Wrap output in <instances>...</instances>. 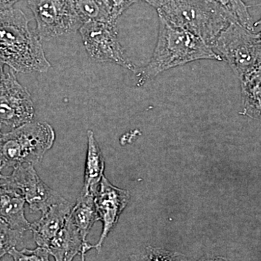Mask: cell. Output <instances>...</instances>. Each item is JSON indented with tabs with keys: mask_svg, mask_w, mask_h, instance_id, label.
<instances>
[{
	"mask_svg": "<svg viewBox=\"0 0 261 261\" xmlns=\"http://www.w3.org/2000/svg\"><path fill=\"white\" fill-rule=\"evenodd\" d=\"M199 60L223 61L201 38L175 27L159 16L157 44L148 64L137 68V85L142 86L163 72Z\"/></svg>",
	"mask_w": 261,
	"mask_h": 261,
	"instance_id": "cell-1",
	"label": "cell"
},
{
	"mask_svg": "<svg viewBox=\"0 0 261 261\" xmlns=\"http://www.w3.org/2000/svg\"><path fill=\"white\" fill-rule=\"evenodd\" d=\"M18 8L0 10V59L18 73H45L51 64L37 32Z\"/></svg>",
	"mask_w": 261,
	"mask_h": 261,
	"instance_id": "cell-2",
	"label": "cell"
},
{
	"mask_svg": "<svg viewBox=\"0 0 261 261\" xmlns=\"http://www.w3.org/2000/svg\"><path fill=\"white\" fill-rule=\"evenodd\" d=\"M168 23L192 33L212 47L220 33L233 22L211 0H144Z\"/></svg>",
	"mask_w": 261,
	"mask_h": 261,
	"instance_id": "cell-3",
	"label": "cell"
},
{
	"mask_svg": "<svg viewBox=\"0 0 261 261\" xmlns=\"http://www.w3.org/2000/svg\"><path fill=\"white\" fill-rule=\"evenodd\" d=\"M56 133L46 122L32 121L0 137V166L13 168L35 165L53 147Z\"/></svg>",
	"mask_w": 261,
	"mask_h": 261,
	"instance_id": "cell-4",
	"label": "cell"
},
{
	"mask_svg": "<svg viewBox=\"0 0 261 261\" xmlns=\"http://www.w3.org/2000/svg\"><path fill=\"white\" fill-rule=\"evenodd\" d=\"M241 80L261 67V41L257 34L231 22L222 31L212 46Z\"/></svg>",
	"mask_w": 261,
	"mask_h": 261,
	"instance_id": "cell-5",
	"label": "cell"
},
{
	"mask_svg": "<svg viewBox=\"0 0 261 261\" xmlns=\"http://www.w3.org/2000/svg\"><path fill=\"white\" fill-rule=\"evenodd\" d=\"M41 39L49 40L80 30L84 22L73 0H28Z\"/></svg>",
	"mask_w": 261,
	"mask_h": 261,
	"instance_id": "cell-6",
	"label": "cell"
},
{
	"mask_svg": "<svg viewBox=\"0 0 261 261\" xmlns=\"http://www.w3.org/2000/svg\"><path fill=\"white\" fill-rule=\"evenodd\" d=\"M80 32L86 50L94 61L114 63L136 73L137 68L129 61L120 44L116 23L85 22Z\"/></svg>",
	"mask_w": 261,
	"mask_h": 261,
	"instance_id": "cell-7",
	"label": "cell"
},
{
	"mask_svg": "<svg viewBox=\"0 0 261 261\" xmlns=\"http://www.w3.org/2000/svg\"><path fill=\"white\" fill-rule=\"evenodd\" d=\"M34 115L32 96L18 82L15 70L10 68L0 85V126L14 129L33 121Z\"/></svg>",
	"mask_w": 261,
	"mask_h": 261,
	"instance_id": "cell-8",
	"label": "cell"
},
{
	"mask_svg": "<svg viewBox=\"0 0 261 261\" xmlns=\"http://www.w3.org/2000/svg\"><path fill=\"white\" fill-rule=\"evenodd\" d=\"M3 181L23 195L29 208L34 213L39 211L43 215L51 205L67 201L41 179L34 165L17 166L9 176H5Z\"/></svg>",
	"mask_w": 261,
	"mask_h": 261,
	"instance_id": "cell-9",
	"label": "cell"
},
{
	"mask_svg": "<svg viewBox=\"0 0 261 261\" xmlns=\"http://www.w3.org/2000/svg\"><path fill=\"white\" fill-rule=\"evenodd\" d=\"M129 200V192L115 187L103 176L99 190L94 196L99 221H102L103 225L99 241L94 245V249L98 252L101 251L103 243L118 222Z\"/></svg>",
	"mask_w": 261,
	"mask_h": 261,
	"instance_id": "cell-10",
	"label": "cell"
},
{
	"mask_svg": "<svg viewBox=\"0 0 261 261\" xmlns=\"http://www.w3.org/2000/svg\"><path fill=\"white\" fill-rule=\"evenodd\" d=\"M73 206L68 201L51 205L42 218L31 224L34 242L38 246L47 247L51 240L64 226Z\"/></svg>",
	"mask_w": 261,
	"mask_h": 261,
	"instance_id": "cell-11",
	"label": "cell"
},
{
	"mask_svg": "<svg viewBox=\"0 0 261 261\" xmlns=\"http://www.w3.org/2000/svg\"><path fill=\"white\" fill-rule=\"evenodd\" d=\"M25 200L16 189L0 184V221L13 229L25 232L31 223L25 216Z\"/></svg>",
	"mask_w": 261,
	"mask_h": 261,
	"instance_id": "cell-12",
	"label": "cell"
},
{
	"mask_svg": "<svg viewBox=\"0 0 261 261\" xmlns=\"http://www.w3.org/2000/svg\"><path fill=\"white\" fill-rule=\"evenodd\" d=\"M87 243L68 217L64 226L51 240L47 249L55 261H72L75 255H81L82 248Z\"/></svg>",
	"mask_w": 261,
	"mask_h": 261,
	"instance_id": "cell-13",
	"label": "cell"
},
{
	"mask_svg": "<svg viewBox=\"0 0 261 261\" xmlns=\"http://www.w3.org/2000/svg\"><path fill=\"white\" fill-rule=\"evenodd\" d=\"M87 139L88 145L84 171V186L80 196L95 195L104 176V157L94 137L93 130H88Z\"/></svg>",
	"mask_w": 261,
	"mask_h": 261,
	"instance_id": "cell-14",
	"label": "cell"
},
{
	"mask_svg": "<svg viewBox=\"0 0 261 261\" xmlns=\"http://www.w3.org/2000/svg\"><path fill=\"white\" fill-rule=\"evenodd\" d=\"M241 82L242 114L261 120V67L247 73Z\"/></svg>",
	"mask_w": 261,
	"mask_h": 261,
	"instance_id": "cell-15",
	"label": "cell"
},
{
	"mask_svg": "<svg viewBox=\"0 0 261 261\" xmlns=\"http://www.w3.org/2000/svg\"><path fill=\"white\" fill-rule=\"evenodd\" d=\"M94 196H80L68 216L70 221L80 230L84 242H87V236L94 223L99 221Z\"/></svg>",
	"mask_w": 261,
	"mask_h": 261,
	"instance_id": "cell-16",
	"label": "cell"
},
{
	"mask_svg": "<svg viewBox=\"0 0 261 261\" xmlns=\"http://www.w3.org/2000/svg\"><path fill=\"white\" fill-rule=\"evenodd\" d=\"M75 10L84 23L88 21H113L112 7L109 0H73Z\"/></svg>",
	"mask_w": 261,
	"mask_h": 261,
	"instance_id": "cell-17",
	"label": "cell"
},
{
	"mask_svg": "<svg viewBox=\"0 0 261 261\" xmlns=\"http://www.w3.org/2000/svg\"><path fill=\"white\" fill-rule=\"evenodd\" d=\"M221 7L227 13L234 23H239L244 28L253 32L252 19L248 12L249 5L243 0H211Z\"/></svg>",
	"mask_w": 261,
	"mask_h": 261,
	"instance_id": "cell-18",
	"label": "cell"
},
{
	"mask_svg": "<svg viewBox=\"0 0 261 261\" xmlns=\"http://www.w3.org/2000/svg\"><path fill=\"white\" fill-rule=\"evenodd\" d=\"M24 233L13 229L0 221V259L8 254L12 248L23 243Z\"/></svg>",
	"mask_w": 261,
	"mask_h": 261,
	"instance_id": "cell-19",
	"label": "cell"
},
{
	"mask_svg": "<svg viewBox=\"0 0 261 261\" xmlns=\"http://www.w3.org/2000/svg\"><path fill=\"white\" fill-rule=\"evenodd\" d=\"M8 254L13 257L14 261H50L49 251L46 247L38 246L34 250L24 248L23 250H17L13 247Z\"/></svg>",
	"mask_w": 261,
	"mask_h": 261,
	"instance_id": "cell-20",
	"label": "cell"
},
{
	"mask_svg": "<svg viewBox=\"0 0 261 261\" xmlns=\"http://www.w3.org/2000/svg\"><path fill=\"white\" fill-rule=\"evenodd\" d=\"M145 261H188L178 252L170 251L159 247H147L142 254Z\"/></svg>",
	"mask_w": 261,
	"mask_h": 261,
	"instance_id": "cell-21",
	"label": "cell"
},
{
	"mask_svg": "<svg viewBox=\"0 0 261 261\" xmlns=\"http://www.w3.org/2000/svg\"><path fill=\"white\" fill-rule=\"evenodd\" d=\"M112 7V19L115 23L117 20L132 5L139 3L140 0H109Z\"/></svg>",
	"mask_w": 261,
	"mask_h": 261,
	"instance_id": "cell-22",
	"label": "cell"
},
{
	"mask_svg": "<svg viewBox=\"0 0 261 261\" xmlns=\"http://www.w3.org/2000/svg\"><path fill=\"white\" fill-rule=\"evenodd\" d=\"M22 0H0V10L11 9L18 2ZM28 1V0H25Z\"/></svg>",
	"mask_w": 261,
	"mask_h": 261,
	"instance_id": "cell-23",
	"label": "cell"
},
{
	"mask_svg": "<svg viewBox=\"0 0 261 261\" xmlns=\"http://www.w3.org/2000/svg\"><path fill=\"white\" fill-rule=\"evenodd\" d=\"M189 261V260H188ZM197 261H228L226 258L220 256H214V255H208L200 259Z\"/></svg>",
	"mask_w": 261,
	"mask_h": 261,
	"instance_id": "cell-24",
	"label": "cell"
},
{
	"mask_svg": "<svg viewBox=\"0 0 261 261\" xmlns=\"http://www.w3.org/2000/svg\"><path fill=\"white\" fill-rule=\"evenodd\" d=\"M5 65L6 64H5L4 62L0 59V85L3 84V82H4L5 77H6L7 72L5 73Z\"/></svg>",
	"mask_w": 261,
	"mask_h": 261,
	"instance_id": "cell-25",
	"label": "cell"
},
{
	"mask_svg": "<svg viewBox=\"0 0 261 261\" xmlns=\"http://www.w3.org/2000/svg\"><path fill=\"white\" fill-rule=\"evenodd\" d=\"M126 261H145L143 255H132Z\"/></svg>",
	"mask_w": 261,
	"mask_h": 261,
	"instance_id": "cell-26",
	"label": "cell"
},
{
	"mask_svg": "<svg viewBox=\"0 0 261 261\" xmlns=\"http://www.w3.org/2000/svg\"><path fill=\"white\" fill-rule=\"evenodd\" d=\"M261 25V18L259 19V20H257V21L255 22V23H254V28H255V27H258V25Z\"/></svg>",
	"mask_w": 261,
	"mask_h": 261,
	"instance_id": "cell-27",
	"label": "cell"
},
{
	"mask_svg": "<svg viewBox=\"0 0 261 261\" xmlns=\"http://www.w3.org/2000/svg\"><path fill=\"white\" fill-rule=\"evenodd\" d=\"M5 176V175L2 173V168L1 166H0V181H1V180L4 179Z\"/></svg>",
	"mask_w": 261,
	"mask_h": 261,
	"instance_id": "cell-28",
	"label": "cell"
},
{
	"mask_svg": "<svg viewBox=\"0 0 261 261\" xmlns=\"http://www.w3.org/2000/svg\"><path fill=\"white\" fill-rule=\"evenodd\" d=\"M257 36H258L259 39H260V40L261 41V32L257 33Z\"/></svg>",
	"mask_w": 261,
	"mask_h": 261,
	"instance_id": "cell-29",
	"label": "cell"
},
{
	"mask_svg": "<svg viewBox=\"0 0 261 261\" xmlns=\"http://www.w3.org/2000/svg\"><path fill=\"white\" fill-rule=\"evenodd\" d=\"M3 132H1V126H0V137L3 135Z\"/></svg>",
	"mask_w": 261,
	"mask_h": 261,
	"instance_id": "cell-30",
	"label": "cell"
}]
</instances>
